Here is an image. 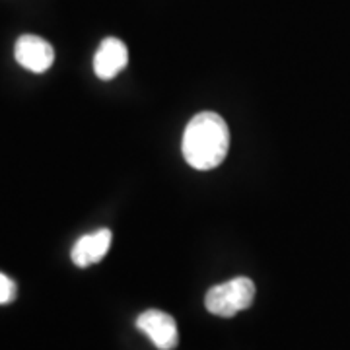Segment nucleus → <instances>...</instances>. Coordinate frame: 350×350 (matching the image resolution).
<instances>
[{
	"instance_id": "39448f33",
	"label": "nucleus",
	"mask_w": 350,
	"mask_h": 350,
	"mask_svg": "<svg viewBox=\"0 0 350 350\" xmlns=\"http://www.w3.org/2000/svg\"><path fill=\"white\" fill-rule=\"evenodd\" d=\"M129 63V49L117 38H107L100 43L94 57V72L101 80H113Z\"/></svg>"
},
{
	"instance_id": "f03ea898",
	"label": "nucleus",
	"mask_w": 350,
	"mask_h": 350,
	"mask_svg": "<svg viewBox=\"0 0 350 350\" xmlns=\"http://www.w3.org/2000/svg\"><path fill=\"white\" fill-rule=\"evenodd\" d=\"M255 298V284L247 276L232 278L224 284H216L204 298L206 310L218 317H234L236 313L251 308Z\"/></svg>"
},
{
	"instance_id": "7ed1b4c3",
	"label": "nucleus",
	"mask_w": 350,
	"mask_h": 350,
	"mask_svg": "<svg viewBox=\"0 0 350 350\" xmlns=\"http://www.w3.org/2000/svg\"><path fill=\"white\" fill-rule=\"evenodd\" d=\"M14 57L25 70L41 75L51 68V64L55 61V51L49 41L41 39L39 36L25 33L14 45Z\"/></svg>"
},
{
	"instance_id": "f257e3e1",
	"label": "nucleus",
	"mask_w": 350,
	"mask_h": 350,
	"mask_svg": "<svg viewBox=\"0 0 350 350\" xmlns=\"http://www.w3.org/2000/svg\"><path fill=\"white\" fill-rule=\"evenodd\" d=\"M230 148V131L226 121L213 111L197 113L183 133V158L185 162L200 170L208 172L224 162Z\"/></svg>"
},
{
	"instance_id": "0eeeda50",
	"label": "nucleus",
	"mask_w": 350,
	"mask_h": 350,
	"mask_svg": "<svg viewBox=\"0 0 350 350\" xmlns=\"http://www.w3.org/2000/svg\"><path fill=\"white\" fill-rule=\"evenodd\" d=\"M18 296V286L10 276L0 273V306L12 304Z\"/></svg>"
},
{
	"instance_id": "20e7f679",
	"label": "nucleus",
	"mask_w": 350,
	"mask_h": 350,
	"mask_svg": "<svg viewBox=\"0 0 350 350\" xmlns=\"http://www.w3.org/2000/svg\"><path fill=\"white\" fill-rule=\"evenodd\" d=\"M137 327L150 338L156 349L174 350L179 342L175 319L160 310H148V312L140 313L137 319Z\"/></svg>"
},
{
	"instance_id": "423d86ee",
	"label": "nucleus",
	"mask_w": 350,
	"mask_h": 350,
	"mask_svg": "<svg viewBox=\"0 0 350 350\" xmlns=\"http://www.w3.org/2000/svg\"><path fill=\"white\" fill-rule=\"evenodd\" d=\"M111 232L107 228H101L98 232H92L86 234L78 239L75 243V247L70 251V259L75 262L76 267L80 269H86L90 265H96L100 262L105 253L111 247Z\"/></svg>"
}]
</instances>
